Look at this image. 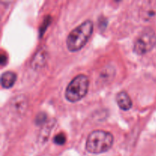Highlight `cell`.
<instances>
[{
  "label": "cell",
  "instance_id": "3",
  "mask_svg": "<svg viewBox=\"0 0 156 156\" xmlns=\"http://www.w3.org/2000/svg\"><path fill=\"white\" fill-rule=\"evenodd\" d=\"M89 86V80L85 75H79L70 82L66 89V98L72 103H75L86 95Z\"/></svg>",
  "mask_w": 156,
  "mask_h": 156
},
{
  "label": "cell",
  "instance_id": "1",
  "mask_svg": "<svg viewBox=\"0 0 156 156\" xmlns=\"http://www.w3.org/2000/svg\"><path fill=\"white\" fill-rule=\"evenodd\" d=\"M93 28L94 25L92 21L87 20L73 29L66 39V45L69 50L76 52L81 50L91 37Z\"/></svg>",
  "mask_w": 156,
  "mask_h": 156
},
{
  "label": "cell",
  "instance_id": "7",
  "mask_svg": "<svg viewBox=\"0 0 156 156\" xmlns=\"http://www.w3.org/2000/svg\"><path fill=\"white\" fill-rule=\"evenodd\" d=\"M46 52L44 50H41L36 53L35 56H34L33 59L31 61V66L32 68L37 69L41 68L44 66V62L46 61Z\"/></svg>",
  "mask_w": 156,
  "mask_h": 156
},
{
  "label": "cell",
  "instance_id": "5",
  "mask_svg": "<svg viewBox=\"0 0 156 156\" xmlns=\"http://www.w3.org/2000/svg\"><path fill=\"white\" fill-rule=\"evenodd\" d=\"M117 105L123 111H129L133 106L132 100L129 94L125 91H120L116 96Z\"/></svg>",
  "mask_w": 156,
  "mask_h": 156
},
{
  "label": "cell",
  "instance_id": "8",
  "mask_svg": "<svg viewBox=\"0 0 156 156\" xmlns=\"http://www.w3.org/2000/svg\"><path fill=\"white\" fill-rule=\"evenodd\" d=\"M66 141V136L63 133H58L56 136L53 138V142L56 143V145H59V146H62Z\"/></svg>",
  "mask_w": 156,
  "mask_h": 156
},
{
  "label": "cell",
  "instance_id": "2",
  "mask_svg": "<svg viewBox=\"0 0 156 156\" xmlns=\"http://www.w3.org/2000/svg\"><path fill=\"white\" fill-rule=\"evenodd\" d=\"M114 143V136L109 132L94 130L88 135L85 149L89 153L101 154L109 150Z\"/></svg>",
  "mask_w": 156,
  "mask_h": 156
},
{
  "label": "cell",
  "instance_id": "10",
  "mask_svg": "<svg viewBox=\"0 0 156 156\" xmlns=\"http://www.w3.org/2000/svg\"><path fill=\"white\" fill-rule=\"evenodd\" d=\"M0 63H1L2 66L5 65L7 63V56H6L5 54H3L2 53L1 56H0Z\"/></svg>",
  "mask_w": 156,
  "mask_h": 156
},
{
  "label": "cell",
  "instance_id": "4",
  "mask_svg": "<svg viewBox=\"0 0 156 156\" xmlns=\"http://www.w3.org/2000/svg\"><path fill=\"white\" fill-rule=\"evenodd\" d=\"M156 44V34L150 27L145 28L136 41L133 47V51L138 55L147 53Z\"/></svg>",
  "mask_w": 156,
  "mask_h": 156
},
{
  "label": "cell",
  "instance_id": "6",
  "mask_svg": "<svg viewBox=\"0 0 156 156\" xmlns=\"http://www.w3.org/2000/svg\"><path fill=\"white\" fill-rule=\"evenodd\" d=\"M17 76L15 73L11 71L5 72L1 76L2 86L5 88H9L12 87L16 81Z\"/></svg>",
  "mask_w": 156,
  "mask_h": 156
},
{
  "label": "cell",
  "instance_id": "9",
  "mask_svg": "<svg viewBox=\"0 0 156 156\" xmlns=\"http://www.w3.org/2000/svg\"><path fill=\"white\" fill-rule=\"evenodd\" d=\"M46 119H47V116H46V114H44V113H41V114H39L36 117L35 122H36L37 124H42V123L45 121Z\"/></svg>",
  "mask_w": 156,
  "mask_h": 156
}]
</instances>
